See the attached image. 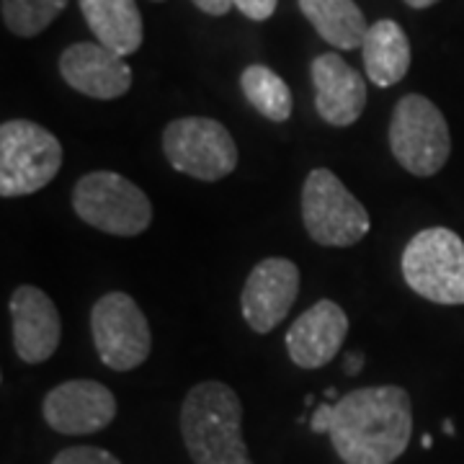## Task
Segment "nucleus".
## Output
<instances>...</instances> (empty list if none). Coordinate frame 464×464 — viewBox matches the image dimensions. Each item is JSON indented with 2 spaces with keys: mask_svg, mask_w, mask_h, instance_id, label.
Returning a JSON list of instances; mask_svg holds the SVG:
<instances>
[{
  "mask_svg": "<svg viewBox=\"0 0 464 464\" xmlns=\"http://www.w3.org/2000/svg\"><path fill=\"white\" fill-rule=\"evenodd\" d=\"M413 405L395 387H362L333 402L328 436L346 464H392L411 444Z\"/></svg>",
  "mask_w": 464,
  "mask_h": 464,
  "instance_id": "f257e3e1",
  "label": "nucleus"
},
{
  "mask_svg": "<svg viewBox=\"0 0 464 464\" xmlns=\"http://www.w3.org/2000/svg\"><path fill=\"white\" fill-rule=\"evenodd\" d=\"M243 405L225 382H201L181 405V436L194 464H253L243 439Z\"/></svg>",
  "mask_w": 464,
  "mask_h": 464,
  "instance_id": "f03ea898",
  "label": "nucleus"
},
{
  "mask_svg": "<svg viewBox=\"0 0 464 464\" xmlns=\"http://www.w3.org/2000/svg\"><path fill=\"white\" fill-rule=\"evenodd\" d=\"M63 168V145L29 119L0 124V197H29L42 191Z\"/></svg>",
  "mask_w": 464,
  "mask_h": 464,
  "instance_id": "7ed1b4c3",
  "label": "nucleus"
},
{
  "mask_svg": "<svg viewBox=\"0 0 464 464\" xmlns=\"http://www.w3.org/2000/svg\"><path fill=\"white\" fill-rule=\"evenodd\" d=\"M402 279L429 302L464 304V240L449 227L420 230L402 250Z\"/></svg>",
  "mask_w": 464,
  "mask_h": 464,
  "instance_id": "20e7f679",
  "label": "nucleus"
},
{
  "mask_svg": "<svg viewBox=\"0 0 464 464\" xmlns=\"http://www.w3.org/2000/svg\"><path fill=\"white\" fill-rule=\"evenodd\" d=\"M72 209L85 225L119 237L142 235L152 225L148 194L114 170H93L75 183Z\"/></svg>",
  "mask_w": 464,
  "mask_h": 464,
  "instance_id": "39448f33",
  "label": "nucleus"
},
{
  "mask_svg": "<svg viewBox=\"0 0 464 464\" xmlns=\"http://www.w3.org/2000/svg\"><path fill=\"white\" fill-rule=\"evenodd\" d=\"M302 219L307 235L325 248L356 246L372 227L364 204L328 168H315L304 179Z\"/></svg>",
  "mask_w": 464,
  "mask_h": 464,
  "instance_id": "423d86ee",
  "label": "nucleus"
},
{
  "mask_svg": "<svg viewBox=\"0 0 464 464\" xmlns=\"http://www.w3.org/2000/svg\"><path fill=\"white\" fill-rule=\"evenodd\" d=\"M390 150L408 173L436 176L451 155L449 124L439 106L418 93L402 96L390 119Z\"/></svg>",
  "mask_w": 464,
  "mask_h": 464,
  "instance_id": "0eeeda50",
  "label": "nucleus"
},
{
  "mask_svg": "<svg viewBox=\"0 0 464 464\" xmlns=\"http://www.w3.org/2000/svg\"><path fill=\"white\" fill-rule=\"evenodd\" d=\"M163 152L179 173L197 181H219L237 168V145L230 130L207 116H183L163 132Z\"/></svg>",
  "mask_w": 464,
  "mask_h": 464,
  "instance_id": "6e6552de",
  "label": "nucleus"
},
{
  "mask_svg": "<svg viewBox=\"0 0 464 464\" xmlns=\"http://www.w3.org/2000/svg\"><path fill=\"white\" fill-rule=\"evenodd\" d=\"M91 333L101 362L109 369L130 372L148 362L152 333L148 317L130 295H103L91 310Z\"/></svg>",
  "mask_w": 464,
  "mask_h": 464,
  "instance_id": "1a4fd4ad",
  "label": "nucleus"
},
{
  "mask_svg": "<svg viewBox=\"0 0 464 464\" xmlns=\"http://www.w3.org/2000/svg\"><path fill=\"white\" fill-rule=\"evenodd\" d=\"M42 413L52 431L88 436L114 423L116 398L101 382L70 380L47 392Z\"/></svg>",
  "mask_w": 464,
  "mask_h": 464,
  "instance_id": "9d476101",
  "label": "nucleus"
},
{
  "mask_svg": "<svg viewBox=\"0 0 464 464\" xmlns=\"http://www.w3.org/2000/svg\"><path fill=\"white\" fill-rule=\"evenodd\" d=\"M297 295L299 268L289 258H264L253 266L240 297L250 331L258 335L274 331L295 307Z\"/></svg>",
  "mask_w": 464,
  "mask_h": 464,
  "instance_id": "9b49d317",
  "label": "nucleus"
},
{
  "mask_svg": "<svg viewBox=\"0 0 464 464\" xmlns=\"http://www.w3.org/2000/svg\"><path fill=\"white\" fill-rule=\"evenodd\" d=\"M60 75L78 93L99 101L124 96L132 88V67L101 42H78L60 54Z\"/></svg>",
  "mask_w": 464,
  "mask_h": 464,
  "instance_id": "f8f14e48",
  "label": "nucleus"
},
{
  "mask_svg": "<svg viewBox=\"0 0 464 464\" xmlns=\"http://www.w3.org/2000/svg\"><path fill=\"white\" fill-rule=\"evenodd\" d=\"M14 323V348L26 364H44L54 356L63 338V323L47 292L24 284L8 302Z\"/></svg>",
  "mask_w": 464,
  "mask_h": 464,
  "instance_id": "ddd939ff",
  "label": "nucleus"
},
{
  "mask_svg": "<svg viewBox=\"0 0 464 464\" xmlns=\"http://www.w3.org/2000/svg\"><path fill=\"white\" fill-rule=\"evenodd\" d=\"M346 335L348 317L343 307L333 299H320L286 331V351L299 369H320L341 353Z\"/></svg>",
  "mask_w": 464,
  "mask_h": 464,
  "instance_id": "4468645a",
  "label": "nucleus"
},
{
  "mask_svg": "<svg viewBox=\"0 0 464 464\" xmlns=\"http://www.w3.org/2000/svg\"><path fill=\"white\" fill-rule=\"evenodd\" d=\"M313 85H315L317 114L331 127H351L364 114V78L341 54L335 52L317 54L313 60Z\"/></svg>",
  "mask_w": 464,
  "mask_h": 464,
  "instance_id": "2eb2a0df",
  "label": "nucleus"
},
{
  "mask_svg": "<svg viewBox=\"0 0 464 464\" xmlns=\"http://www.w3.org/2000/svg\"><path fill=\"white\" fill-rule=\"evenodd\" d=\"M96 42L127 57L142 47V16L134 0H78Z\"/></svg>",
  "mask_w": 464,
  "mask_h": 464,
  "instance_id": "dca6fc26",
  "label": "nucleus"
},
{
  "mask_svg": "<svg viewBox=\"0 0 464 464\" xmlns=\"http://www.w3.org/2000/svg\"><path fill=\"white\" fill-rule=\"evenodd\" d=\"M362 52L366 75L380 88L400 83L411 70V42L392 18H380L369 26Z\"/></svg>",
  "mask_w": 464,
  "mask_h": 464,
  "instance_id": "f3484780",
  "label": "nucleus"
},
{
  "mask_svg": "<svg viewBox=\"0 0 464 464\" xmlns=\"http://www.w3.org/2000/svg\"><path fill=\"white\" fill-rule=\"evenodd\" d=\"M299 11L335 50L364 47L369 26L353 0H299Z\"/></svg>",
  "mask_w": 464,
  "mask_h": 464,
  "instance_id": "a211bd4d",
  "label": "nucleus"
},
{
  "mask_svg": "<svg viewBox=\"0 0 464 464\" xmlns=\"http://www.w3.org/2000/svg\"><path fill=\"white\" fill-rule=\"evenodd\" d=\"M240 88L250 106L268 121H286L292 116V91L271 67L248 65L240 75Z\"/></svg>",
  "mask_w": 464,
  "mask_h": 464,
  "instance_id": "6ab92c4d",
  "label": "nucleus"
},
{
  "mask_svg": "<svg viewBox=\"0 0 464 464\" xmlns=\"http://www.w3.org/2000/svg\"><path fill=\"white\" fill-rule=\"evenodd\" d=\"M67 3L70 0H0V14L8 32L32 39L65 11Z\"/></svg>",
  "mask_w": 464,
  "mask_h": 464,
  "instance_id": "aec40b11",
  "label": "nucleus"
},
{
  "mask_svg": "<svg viewBox=\"0 0 464 464\" xmlns=\"http://www.w3.org/2000/svg\"><path fill=\"white\" fill-rule=\"evenodd\" d=\"M52 464H121L111 451L101 447H70L63 449Z\"/></svg>",
  "mask_w": 464,
  "mask_h": 464,
  "instance_id": "412c9836",
  "label": "nucleus"
},
{
  "mask_svg": "<svg viewBox=\"0 0 464 464\" xmlns=\"http://www.w3.org/2000/svg\"><path fill=\"white\" fill-rule=\"evenodd\" d=\"M232 5L250 21H266L276 14L279 0H232Z\"/></svg>",
  "mask_w": 464,
  "mask_h": 464,
  "instance_id": "4be33fe9",
  "label": "nucleus"
},
{
  "mask_svg": "<svg viewBox=\"0 0 464 464\" xmlns=\"http://www.w3.org/2000/svg\"><path fill=\"white\" fill-rule=\"evenodd\" d=\"M333 420V405L331 402H320L315 411H313V418H310V429L313 433H328Z\"/></svg>",
  "mask_w": 464,
  "mask_h": 464,
  "instance_id": "5701e85b",
  "label": "nucleus"
},
{
  "mask_svg": "<svg viewBox=\"0 0 464 464\" xmlns=\"http://www.w3.org/2000/svg\"><path fill=\"white\" fill-rule=\"evenodd\" d=\"M191 3L209 16H227L232 8V0H191Z\"/></svg>",
  "mask_w": 464,
  "mask_h": 464,
  "instance_id": "b1692460",
  "label": "nucleus"
},
{
  "mask_svg": "<svg viewBox=\"0 0 464 464\" xmlns=\"http://www.w3.org/2000/svg\"><path fill=\"white\" fill-rule=\"evenodd\" d=\"M364 366V356L362 353H348L346 356V374L348 377H356Z\"/></svg>",
  "mask_w": 464,
  "mask_h": 464,
  "instance_id": "393cba45",
  "label": "nucleus"
},
{
  "mask_svg": "<svg viewBox=\"0 0 464 464\" xmlns=\"http://www.w3.org/2000/svg\"><path fill=\"white\" fill-rule=\"evenodd\" d=\"M405 3H408L411 8H418V11H420V8H431L439 0H405Z\"/></svg>",
  "mask_w": 464,
  "mask_h": 464,
  "instance_id": "a878e982",
  "label": "nucleus"
},
{
  "mask_svg": "<svg viewBox=\"0 0 464 464\" xmlns=\"http://www.w3.org/2000/svg\"><path fill=\"white\" fill-rule=\"evenodd\" d=\"M444 429H447L449 436H454V423H451V420H447V423H444Z\"/></svg>",
  "mask_w": 464,
  "mask_h": 464,
  "instance_id": "bb28decb",
  "label": "nucleus"
},
{
  "mask_svg": "<svg viewBox=\"0 0 464 464\" xmlns=\"http://www.w3.org/2000/svg\"><path fill=\"white\" fill-rule=\"evenodd\" d=\"M423 447H426V449H431V447H433V439H431V436H423Z\"/></svg>",
  "mask_w": 464,
  "mask_h": 464,
  "instance_id": "cd10ccee",
  "label": "nucleus"
},
{
  "mask_svg": "<svg viewBox=\"0 0 464 464\" xmlns=\"http://www.w3.org/2000/svg\"><path fill=\"white\" fill-rule=\"evenodd\" d=\"M325 398L335 400V390H333V387H328V390H325Z\"/></svg>",
  "mask_w": 464,
  "mask_h": 464,
  "instance_id": "c85d7f7f",
  "label": "nucleus"
},
{
  "mask_svg": "<svg viewBox=\"0 0 464 464\" xmlns=\"http://www.w3.org/2000/svg\"><path fill=\"white\" fill-rule=\"evenodd\" d=\"M155 3H163V0H155Z\"/></svg>",
  "mask_w": 464,
  "mask_h": 464,
  "instance_id": "c756f323",
  "label": "nucleus"
}]
</instances>
